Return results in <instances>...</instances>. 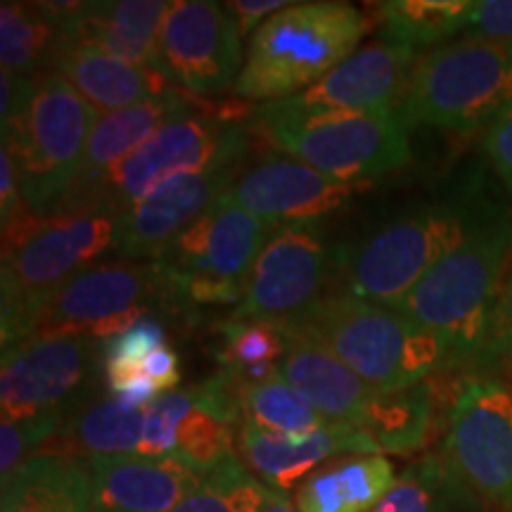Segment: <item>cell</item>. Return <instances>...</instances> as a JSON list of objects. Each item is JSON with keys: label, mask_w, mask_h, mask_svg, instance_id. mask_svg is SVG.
<instances>
[{"label": "cell", "mask_w": 512, "mask_h": 512, "mask_svg": "<svg viewBox=\"0 0 512 512\" xmlns=\"http://www.w3.org/2000/svg\"><path fill=\"white\" fill-rule=\"evenodd\" d=\"M169 302L181 299L157 261H98L50 297L36 313L29 337L91 335L102 342Z\"/></svg>", "instance_id": "8fae6325"}, {"label": "cell", "mask_w": 512, "mask_h": 512, "mask_svg": "<svg viewBox=\"0 0 512 512\" xmlns=\"http://www.w3.org/2000/svg\"><path fill=\"white\" fill-rule=\"evenodd\" d=\"M375 19L344 0H309L275 12L249 38L233 93L287 100L309 91L361 46Z\"/></svg>", "instance_id": "3957f363"}, {"label": "cell", "mask_w": 512, "mask_h": 512, "mask_svg": "<svg viewBox=\"0 0 512 512\" xmlns=\"http://www.w3.org/2000/svg\"><path fill=\"white\" fill-rule=\"evenodd\" d=\"M27 214H34V211H29L22 197L17 162L8 147L3 145L0 147V223H3V228H8Z\"/></svg>", "instance_id": "b9f144b4"}, {"label": "cell", "mask_w": 512, "mask_h": 512, "mask_svg": "<svg viewBox=\"0 0 512 512\" xmlns=\"http://www.w3.org/2000/svg\"><path fill=\"white\" fill-rule=\"evenodd\" d=\"M242 34L211 0H174L159 31V72L192 98H214L235 88L242 72Z\"/></svg>", "instance_id": "9a60e30c"}, {"label": "cell", "mask_w": 512, "mask_h": 512, "mask_svg": "<svg viewBox=\"0 0 512 512\" xmlns=\"http://www.w3.org/2000/svg\"><path fill=\"white\" fill-rule=\"evenodd\" d=\"M38 79L31 76H19L10 72H0V121L8 128L27 114L31 100L36 95Z\"/></svg>", "instance_id": "7bdbcfd3"}, {"label": "cell", "mask_w": 512, "mask_h": 512, "mask_svg": "<svg viewBox=\"0 0 512 512\" xmlns=\"http://www.w3.org/2000/svg\"><path fill=\"white\" fill-rule=\"evenodd\" d=\"M64 413H41L27 420H3L0 422V475L3 484L29 463L31 458L43 453L60 432Z\"/></svg>", "instance_id": "8d00e7d4"}, {"label": "cell", "mask_w": 512, "mask_h": 512, "mask_svg": "<svg viewBox=\"0 0 512 512\" xmlns=\"http://www.w3.org/2000/svg\"><path fill=\"white\" fill-rule=\"evenodd\" d=\"M512 256V214L501 211L441 259L392 309L437 332L448 366H477Z\"/></svg>", "instance_id": "7a4b0ae2"}, {"label": "cell", "mask_w": 512, "mask_h": 512, "mask_svg": "<svg viewBox=\"0 0 512 512\" xmlns=\"http://www.w3.org/2000/svg\"><path fill=\"white\" fill-rule=\"evenodd\" d=\"M285 325L318 339L375 392L413 387L448 366V347L437 332L344 287L328 292L306 316Z\"/></svg>", "instance_id": "277c9868"}, {"label": "cell", "mask_w": 512, "mask_h": 512, "mask_svg": "<svg viewBox=\"0 0 512 512\" xmlns=\"http://www.w3.org/2000/svg\"><path fill=\"white\" fill-rule=\"evenodd\" d=\"M50 72L62 76L100 114L181 91L159 69L128 64L105 50L64 36L57 43Z\"/></svg>", "instance_id": "7402d4cb"}, {"label": "cell", "mask_w": 512, "mask_h": 512, "mask_svg": "<svg viewBox=\"0 0 512 512\" xmlns=\"http://www.w3.org/2000/svg\"><path fill=\"white\" fill-rule=\"evenodd\" d=\"M266 491L268 486L261 484L238 456H228L171 512H261Z\"/></svg>", "instance_id": "836d02e7"}, {"label": "cell", "mask_w": 512, "mask_h": 512, "mask_svg": "<svg viewBox=\"0 0 512 512\" xmlns=\"http://www.w3.org/2000/svg\"><path fill=\"white\" fill-rule=\"evenodd\" d=\"M245 150L247 128L238 114L202 107L164 124L98 183L69 192L60 209L110 207L121 214L174 178L238 166Z\"/></svg>", "instance_id": "ba28073f"}, {"label": "cell", "mask_w": 512, "mask_h": 512, "mask_svg": "<svg viewBox=\"0 0 512 512\" xmlns=\"http://www.w3.org/2000/svg\"><path fill=\"white\" fill-rule=\"evenodd\" d=\"M147 408L128 406L114 394L91 396L64 415L60 432L43 453L69 458H112L138 453Z\"/></svg>", "instance_id": "d4e9b609"}, {"label": "cell", "mask_w": 512, "mask_h": 512, "mask_svg": "<svg viewBox=\"0 0 512 512\" xmlns=\"http://www.w3.org/2000/svg\"><path fill=\"white\" fill-rule=\"evenodd\" d=\"M273 223L221 195L157 256L181 304H240Z\"/></svg>", "instance_id": "30bf717a"}, {"label": "cell", "mask_w": 512, "mask_h": 512, "mask_svg": "<svg viewBox=\"0 0 512 512\" xmlns=\"http://www.w3.org/2000/svg\"><path fill=\"white\" fill-rule=\"evenodd\" d=\"M261 512H299V510L294 508L292 501H287V496H280V494H275V491L268 489L264 510Z\"/></svg>", "instance_id": "bcb514c9"}, {"label": "cell", "mask_w": 512, "mask_h": 512, "mask_svg": "<svg viewBox=\"0 0 512 512\" xmlns=\"http://www.w3.org/2000/svg\"><path fill=\"white\" fill-rule=\"evenodd\" d=\"M441 458L489 512H512V389L494 375L458 384Z\"/></svg>", "instance_id": "7c38bea8"}, {"label": "cell", "mask_w": 512, "mask_h": 512, "mask_svg": "<svg viewBox=\"0 0 512 512\" xmlns=\"http://www.w3.org/2000/svg\"><path fill=\"white\" fill-rule=\"evenodd\" d=\"M477 505L448 470L441 453H425L396 477L370 512H463Z\"/></svg>", "instance_id": "4dcf8cb0"}, {"label": "cell", "mask_w": 512, "mask_h": 512, "mask_svg": "<svg viewBox=\"0 0 512 512\" xmlns=\"http://www.w3.org/2000/svg\"><path fill=\"white\" fill-rule=\"evenodd\" d=\"M330 259L320 221L278 226L256 259L233 318L285 325L306 316L328 294Z\"/></svg>", "instance_id": "5bb4252c"}, {"label": "cell", "mask_w": 512, "mask_h": 512, "mask_svg": "<svg viewBox=\"0 0 512 512\" xmlns=\"http://www.w3.org/2000/svg\"><path fill=\"white\" fill-rule=\"evenodd\" d=\"M434 420V387L413 384L394 392H375L358 418L356 430L366 432L380 453L408 456L427 444Z\"/></svg>", "instance_id": "83f0119b"}, {"label": "cell", "mask_w": 512, "mask_h": 512, "mask_svg": "<svg viewBox=\"0 0 512 512\" xmlns=\"http://www.w3.org/2000/svg\"><path fill=\"white\" fill-rule=\"evenodd\" d=\"M235 446V427L195 406L178 430L176 456L207 475L221 460L235 456Z\"/></svg>", "instance_id": "d590c367"}, {"label": "cell", "mask_w": 512, "mask_h": 512, "mask_svg": "<svg viewBox=\"0 0 512 512\" xmlns=\"http://www.w3.org/2000/svg\"><path fill=\"white\" fill-rule=\"evenodd\" d=\"M512 105V41L458 38L420 55L399 105L406 128H489Z\"/></svg>", "instance_id": "52a82bcc"}, {"label": "cell", "mask_w": 512, "mask_h": 512, "mask_svg": "<svg viewBox=\"0 0 512 512\" xmlns=\"http://www.w3.org/2000/svg\"><path fill=\"white\" fill-rule=\"evenodd\" d=\"M197 102L200 100L185 91H174L164 98L145 100L138 105L124 107V110L100 114L98 124L93 128L91 143H88L83 171L72 190L98 183L102 176L117 169L126 157H131L145 140L155 136L159 128L169 124L171 119L202 110V107H197Z\"/></svg>", "instance_id": "cb8c5ba5"}, {"label": "cell", "mask_w": 512, "mask_h": 512, "mask_svg": "<svg viewBox=\"0 0 512 512\" xmlns=\"http://www.w3.org/2000/svg\"><path fill=\"white\" fill-rule=\"evenodd\" d=\"M93 512H98V510H93Z\"/></svg>", "instance_id": "7dc6e473"}, {"label": "cell", "mask_w": 512, "mask_h": 512, "mask_svg": "<svg viewBox=\"0 0 512 512\" xmlns=\"http://www.w3.org/2000/svg\"><path fill=\"white\" fill-rule=\"evenodd\" d=\"M93 510L171 512L207 477L178 456L91 458Z\"/></svg>", "instance_id": "44dd1931"}, {"label": "cell", "mask_w": 512, "mask_h": 512, "mask_svg": "<svg viewBox=\"0 0 512 512\" xmlns=\"http://www.w3.org/2000/svg\"><path fill=\"white\" fill-rule=\"evenodd\" d=\"M100 370V342L91 335L29 337L3 349L0 406L3 420L64 413L91 399Z\"/></svg>", "instance_id": "4fadbf2b"}, {"label": "cell", "mask_w": 512, "mask_h": 512, "mask_svg": "<svg viewBox=\"0 0 512 512\" xmlns=\"http://www.w3.org/2000/svg\"><path fill=\"white\" fill-rule=\"evenodd\" d=\"M368 183H344L292 157H266L230 183L228 197L252 214L283 223L320 221L344 207Z\"/></svg>", "instance_id": "e0dca14e"}, {"label": "cell", "mask_w": 512, "mask_h": 512, "mask_svg": "<svg viewBox=\"0 0 512 512\" xmlns=\"http://www.w3.org/2000/svg\"><path fill=\"white\" fill-rule=\"evenodd\" d=\"M508 207L475 190L392 219L342 256L344 290L366 302L396 306L453 249Z\"/></svg>", "instance_id": "5b68a950"}, {"label": "cell", "mask_w": 512, "mask_h": 512, "mask_svg": "<svg viewBox=\"0 0 512 512\" xmlns=\"http://www.w3.org/2000/svg\"><path fill=\"white\" fill-rule=\"evenodd\" d=\"M195 408V389H174L166 392L145 411L143 439H140L138 456L164 458L176 456L178 430L183 420Z\"/></svg>", "instance_id": "74e56055"}, {"label": "cell", "mask_w": 512, "mask_h": 512, "mask_svg": "<svg viewBox=\"0 0 512 512\" xmlns=\"http://www.w3.org/2000/svg\"><path fill=\"white\" fill-rule=\"evenodd\" d=\"M242 422H252L268 434L302 439L330 425L302 394L278 375L242 387Z\"/></svg>", "instance_id": "1f68e13d"}, {"label": "cell", "mask_w": 512, "mask_h": 512, "mask_svg": "<svg viewBox=\"0 0 512 512\" xmlns=\"http://www.w3.org/2000/svg\"><path fill=\"white\" fill-rule=\"evenodd\" d=\"M512 361V266L505 275L501 294L491 316L489 332L475 368H496Z\"/></svg>", "instance_id": "f35d334b"}, {"label": "cell", "mask_w": 512, "mask_h": 512, "mask_svg": "<svg viewBox=\"0 0 512 512\" xmlns=\"http://www.w3.org/2000/svg\"><path fill=\"white\" fill-rule=\"evenodd\" d=\"M117 221L119 214L110 207H79L27 214L3 228V349L29 337L36 313L62 285L114 252Z\"/></svg>", "instance_id": "6da1fadb"}, {"label": "cell", "mask_w": 512, "mask_h": 512, "mask_svg": "<svg viewBox=\"0 0 512 512\" xmlns=\"http://www.w3.org/2000/svg\"><path fill=\"white\" fill-rule=\"evenodd\" d=\"M221 337V368L233 373L242 384H256L278 375V363L285 354L283 325L230 318L221 325Z\"/></svg>", "instance_id": "d6a6232c"}, {"label": "cell", "mask_w": 512, "mask_h": 512, "mask_svg": "<svg viewBox=\"0 0 512 512\" xmlns=\"http://www.w3.org/2000/svg\"><path fill=\"white\" fill-rule=\"evenodd\" d=\"M283 328L285 354L278 363L280 380L302 394L323 418L356 427L375 389L344 366L318 339L294 325H283Z\"/></svg>", "instance_id": "603a6c76"}, {"label": "cell", "mask_w": 512, "mask_h": 512, "mask_svg": "<svg viewBox=\"0 0 512 512\" xmlns=\"http://www.w3.org/2000/svg\"><path fill=\"white\" fill-rule=\"evenodd\" d=\"M482 150L494 174L512 195V105L486 128Z\"/></svg>", "instance_id": "60d3db41"}, {"label": "cell", "mask_w": 512, "mask_h": 512, "mask_svg": "<svg viewBox=\"0 0 512 512\" xmlns=\"http://www.w3.org/2000/svg\"><path fill=\"white\" fill-rule=\"evenodd\" d=\"M418 60L415 48L380 38L358 48L309 91L273 105L283 110H399Z\"/></svg>", "instance_id": "2e32d148"}, {"label": "cell", "mask_w": 512, "mask_h": 512, "mask_svg": "<svg viewBox=\"0 0 512 512\" xmlns=\"http://www.w3.org/2000/svg\"><path fill=\"white\" fill-rule=\"evenodd\" d=\"M463 38L512 41V0H472Z\"/></svg>", "instance_id": "ab89813d"}, {"label": "cell", "mask_w": 512, "mask_h": 512, "mask_svg": "<svg viewBox=\"0 0 512 512\" xmlns=\"http://www.w3.org/2000/svg\"><path fill=\"white\" fill-rule=\"evenodd\" d=\"M100 112L62 76H38L27 114L3 128V145L15 157L22 197L38 216L60 209L79 181Z\"/></svg>", "instance_id": "9c48e42d"}, {"label": "cell", "mask_w": 512, "mask_h": 512, "mask_svg": "<svg viewBox=\"0 0 512 512\" xmlns=\"http://www.w3.org/2000/svg\"><path fill=\"white\" fill-rule=\"evenodd\" d=\"M143 375L150 377L162 392H174L181 384V370H178V354L166 344V347L157 349L147 361L143 363Z\"/></svg>", "instance_id": "f6af8a7d"}, {"label": "cell", "mask_w": 512, "mask_h": 512, "mask_svg": "<svg viewBox=\"0 0 512 512\" xmlns=\"http://www.w3.org/2000/svg\"><path fill=\"white\" fill-rule=\"evenodd\" d=\"M287 5L292 3H285V0H233V3H223V8L235 19L242 38H252L254 29H259L268 17L285 10Z\"/></svg>", "instance_id": "ee69618b"}, {"label": "cell", "mask_w": 512, "mask_h": 512, "mask_svg": "<svg viewBox=\"0 0 512 512\" xmlns=\"http://www.w3.org/2000/svg\"><path fill=\"white\" fill-rule=\"evenodd\" d=\"M3 512H93L88 460L38 453L3 484Z\"/></svg>", "instance_id": "4316f807"}, {"label": "cell", "mask_w": 512, "mask_h": 512, "mask_svg": "<svg viewBox=\"0 0 512 512\" xmlns=\"http://www.w3.org/2000/svg\"><path fill=\"white\" fill-rule=\"evenodd\" d=\"M373 8L384 41L434 50L453 43V38H463L472 0H387Z\"/></svg>", "instance_id": "f1b7e54d"}, {"label": "cell", "mask_w": 512, "mask_h": 512, "mask_svg": "<svg viewBox=\"0 0 512 512\" xmlns=\"http://www.w3.org/2000/svg\"><path fill=\"white\" fill-rule=\"evenodd\" d=\"M254 126L275 150L344 183H368L411 162L396 110H283L271 102L256 110Z\"/></svg>", "instance_id": "8992f818"}, {"label": "cell", "mask_w": 512, "mask_h": 512, "mask_svg": "<svg viewBox=\"0 0 512 512\" xmlns=\"http://www.w3.org/2000/svg\"><path fill=\"white\" fill-rule=\"evenodd\" d=\"M72 41L88 43L128 64L159 69V31L169 10L164 0H88L43 3Z\"/></svg>", "instance_id": "d6986e66"}, {"label": "cell", "mask_w": 512, "mask_h": 512, "mask_svg": "<svg viewBox=\"0 0 512 512\" xmlns=\"http://www.w3.org/2000/svg\"><path fill=\"white\" fill-rule=\"evenodd\" d=\"M235 178L238 166H223L164 183L145 200L121 211L114 254L119 259L155 261L190 223L226 195Z\"/></svg>", "instance_id": "ac0fdd59"}, {"label": "cell", "mask_w": 512, "mask_h": 512, "mask_svg": "<svg viewBox=\"0 0 512 512\" xmlns=\"http://www.w3.org/2000/svg\"><path fill=\"white\" fill-rule=\"evenodd\" d=\"M60 27L43 3H0V64L3 72L38 76L50 72V62L60 43Z\"/></svg>", "instance_id": "f546056e"}, {"label": "cell", "mask_w": 512, "mask_h": 512, "mask_svg": "<svg viewBox=\"0 0 512 512\" xmlns=\"http://www.w3.org/2000/svg\"><path fill=\"white\" fill-rule=\"evenodd\" d=\"M235 448L247 470L280 496L290 494L316 467L337 456H382L366 432L342 422H330L302 439L275 437L252 422H242Z\"/></svg>", "instance_id": "ffe728a7"}, {"label": "cell", "mask_w": 512, "mask_h": 512, "mask_svg": "<svg viewBox=\"0 0 512 512\" xmlns=\"http://www.w3.org/2000/svg\"><path fill=\"white\" fill-rule=\"evenodd\" d=\"M166 347V330L155 313L100 342V370L107 394H117L126 382L143 375V363Z\"/></svg>", "instance_id": "e575fe53"}, {"label": "cell", "mask_w": 512, "mask_h": 512, "mask_svg": "<svg viewBox=\"0 0 512 512\" xmlns=\"http://www.w3.org/2000/svg\"><path fill=\"white\" fill-rule=\"evenodd\" d=\"M396 482V467L384 456H337L294 489L299 512H370Z\"/></svg>", "instance_id": "484cf974"}]
</instances>
